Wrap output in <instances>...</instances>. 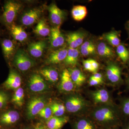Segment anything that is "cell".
<instances>
[{
  "mask_svg": "<svg viewBox=\"0 0 129 129\" xmlns=\"http://www.w3.org/2000/svg\"><path fill=\"white\" fill-rule=\"evenodd\" d=\"M104 38L114 47H117L120 44V40L117 33L111 32L106 34Z\"/></svg>",
  "mask_w": 129,
  "mask_h": 129,
  "instance_id": "30",
  "label": "cell"
},
{
  "mask_svg": "<svg viewBox=\"0 0 129 129\" xmlns=\"http://www.w3.org/2000/svg\"><path fill=\"white\" fill-rule=\"evenodd\" d=\"M125 129H129V125L128 127H127V128H125Z\"/></svg>",
  "mask_w": 129,
  "mask_h": 129,
  "instance_id": "44",
  "label": "cell"
},
{
  "mask_svg": "<svg viewBox=\"0 0 129 129\" xmlns=\"http://www.w3.org/2000/svg\"><path fill=\"white\" fill-rule=\"evenodd\" d=\"M46 42L44 41H39L32 42L29 45L28 50L30 55L35 58H39L43 55L46 48Z\"/></svg>",
  "mask_w": 129,
  "mask_h": 129,
  "instance_id": "14",
  "label": "cell"
},
{
  "mask_svg": "<svg viewBox=\"0 0 129 129\" xmlns=\"http://www.w3.org/2000/svg\"><path fill=\"white\" fill-rule=\"evenodd\" d=\"M52 111L50 107H46L41 110L38 115L41 117L47 120L52 117Z\"/></svg>",
  "mask_w": 129,
  "mask_h": 129,
  "instance_id": "33",
  "label": "cell"
},
{
  "mask_svg": "<svg viewBox=\"0 0 129 129\" xmlns=\"http://www.w3.org/2000/svg\"><path fill=\"white\" fill-rule=\"evenodd\" d=\"M40 73L46 79L52 83H55L58 79V74L54 69L46 68L40 70Z\"/></svg>",
  "mask_w": 129,
  "mask_h": 129,
  "instance_id": "20",
  "label": "cell"
},
{
  "mask_svg": "<svg viewBox=\"0 0 129 129\" xmlns=\"http://www.w3.org/2000/svg\"><path fill=\"white\" fill-rule=\"evenodd\" d=\"M22 8V5L17 2L13 1L5 2L3 12L0 16L1 23L8 29L14 24V21Z\"/></svg>",
  "mask_w": 129,
  "mask_h": 129,
  "instance_id": "2",
  "label": "cell"
},
{
  "mask_svg": "<svg viewBox=\"0 0 129 129\" xmlns=\"http://www.w3.org/2000/svg\"><path fill=\"white\" fill-rule=\"evenodd\" d=\"M69 71L74 84L78 86H80L85 83V76L80 70L74 69L70 70Z\"/></svg>",
  "mask_w": 129,
  "mask_h": 129,
  "instance_id": "22",
  "label": "cell"
},
{
  "mask_svg": "<svg viewBox=\"0 0 129 129\" xmlns=\"http://www.w3.org/2000/svg\"><path fill=\"white\" fill-rule=\"evenodd\" d=\"M24 91L21 87L16 90L13 95L11 102L16 106L18 107H22L23 105L24 101Z\"/></svg>",
  "mask_w": 129,
  "mask_h": 129,
  "instance_id": "27",
  "label": "cell"
},
{
  "mask_svg": "<svg viewBox=\"0 0 129 129\" xmlns=\"http://www.w3.org/2000/svg\"><path fill=\"white\" fill-rule=\"evenodd\" d=\"M0 129H9L7 128V127H4L2 125H0Z\"/></svg>",
  "mask_w": 129,
  "mask_h": 129,
  "instance_id": "42",
  "label": "cell"
},
{
  "mask_svg": "<svg viewBox=\"0 0 129 129\" xmlns=\"http://www.w3.org/2000/svg\"><path fill=\"white\" fill-rule=\"evenodd\" d=\"M74 84L70 76L69 70L64 69L62 74L60 89L63 91L70 92L73 90Z\"/></svg>",
  "mask_w": 129,
  "mask_h": 129,
  "instance_id": "17",
  "label": "cell"
},
{
  "mask_svg": "<svg viewBox=\"0 0 129 129\" xmlns=\"http://www.w3.org/2000/svg\"><path fill=\"white\" fill-rule=\"evenodd\" d=\"M1 30H0V35H1Z\"/></svg>",
  "mask_w": 129,
  "mask_h": 129,
  "instance_id": "45",
  "label": "cell"
},
{
  "mask_svg": "<svg viewBox=\"0 0 129 129\" xmlns=\"http://www.w3.org/2000/svg\"><path fill=\"white\" fill-rule=\"evenodd\" d=\"M92 98L95 103H104L109 101L110 96L107 90L101 89L93 92Z\"/></svg>",
  "mask_w": 129,
  "mask_h": 129,
  "instance_id": "24",
  "label": "cell"
},
{
  "mask_svg": "<svg viewBox=\"0 0 129 129\" xmlns=\"http://www.w3.org/2000/svg\"><path fill=\"white\" fill-rule=\"evenodd\" d=\"M123 111L125 114L129 115V99L125 101L123 104Z\"/></svg>",
  "mask_w": 129,
  "mask_h": 129,
  "instance_id": "37",
  "label": "cell"
},
{
  "mask_svg": "<svg viewBox=\"0 0 129 129\" xmlns=\"http://www.w3.org/2000/svg\"><path fill=\"white\" fill-rule=\"evenodd\" d=\"M12 60L14 66L22 72L27 71L35 65L34 61L22 49L16 51Z\"/></svg>",
  "mask_w": 129,
  "mask_h": 129,
  "instance_id": "3",
  "label": "cell"
},
{
  "mask_svg": "<svg viewBox=\"0 0 129 129\" xmlns=\"http://www.w3.org/2000/svg\"><path fill=\"white\" fill-rule=\"evenodd\" d=\"M21 76L14 70H10L8 77L3 84L5 89L8 90H16L20 87L21 84Z\"/></svg>",
  "mask_w": 129,
  "mask_h": 129,
  "instance_id": "10",
  "label": "cell"
},
{
  "mask_svg": "<svg viewBox=\"0 0 129 129\" xmlns=\"http://www.w3.org/2000/svg\"><path fill=\"white\" fill-rule=\"evenodd\" d=\"M60 26L51 28L50 34V43L51 46L56 48L63 45L64 38L60 29Z\"/></svg>",
  "mask_w": 129,
  "mask_h": 129,
  "instance_id": "12",
  "label": "cell"
},
{
  "mask_svg": "<svg viewBox=\"0 0 129 129\" xmlns=\"http://www.w3.org/2000/svg\"><path fill=\"white\" fill-rule=\"evenodd\" d=\"M42 11L39 8H32L27 11L21 17V22L25 26H30L40 21Z\"/></svg>",
  "mask_w": 129,
  "mask_h": 129,
  "instance_id": "6",
  "label": "cell"
},
{
  "mask_svg": "<svg viewBox=\"0 0 129 129\" xmlns=\"http://www.w3.org/2000/svg\"><path fill=\"white\" fill-rule=\"evenodd\" d=\"M34 129H47L46 126L42 124L37 123Z\"/></svg>",
  "mask_w": 129,
  "mask_h": 129,
  "instance_id": "41",
  "label": "cell"
},
{
  "mask_svg": "<svg viewBox=\"0 0 129 129\" xmlns=\"http://www.w3.org/2000/svg\"><path fill=\"white\" fill-rule=\"evenodd\" d=\"M45 99L43 97H36L29 102L27 107V115L29 118H32L39 114L45 107Z\"/></svg>",
  "mask_w": 129,
  "mask_h": 129,
  "instance_id": "4",
  "label": "cell"
},
{
  "mask_svg": "<svg viewBox=\"0 0 129 129\" xmlns=\"http://www.w3.org/2000/svg\"><path fill=\"white\" fill-rule=\"evenodd\" d=\"M74 129H98L96 125L91 120L82 118L76 121L74 125Z\"/></svg>",
  "mask_w": 129,
  "mask_h": 129,
  "instance_id": "26",
  "label": "cell"
},
{
  "mask_svg": "<svg viewBox=\"0 0 129 129\" xmlns=\"http://www.w3.org/2000/svg\"><path fill=\"white\" fill-rule=\"evenodd\" d=\"M116 51L118 55L123 62H126L128 60L129 52L124 45L120 44L117 47Z\"/></svg>",
  "mask_w": 129,
  "mask_h": 129,
  "instance_id": "31",
  "label": "cell"
},
{
  "mask_svg": "<svg viewBox=\"0 0 129 129\" xmlns=\"http://www.w3.org/2000/svg\"><path fill=\"white\" fill-rule=\"evenodd\" d=\"M79 52L77 48H69L65 60L63 61L67 65L74 66L77 64L78 60Z\"/></svg>",
  "mask_w": 129,
  "mask_h": 129,
  "instance_id": "23",
  "label": "cell"
},
{
  "mask_svg": "<svg viewBox=\"0 0 129 129\" xmlns=\"http://www.w3.org/2000/svg\"><path fill=\"white\" fill-rule=\"evenodd\" d=\"M50 107L52 111V114L57 117H61L64 114L66 109L65 106L58 103H53Z\"/></svg>",
  "mask_w": 129,
  "mask_h": 129,
  "instance_id": "29",
  "label": "cell"
},
{
  "mask_svg": "<svg viewBox=\"0 0 129 129\" xmlns=\"http://www.w3.org/2000/svg\"><path fill=\"white\" fill-rule=\"evenodd\" d=\"M68 120V118L66 117L52 116L47 120L46 127L47 129H61Z\"/></svg>",
  "mask_w": 129,
  "mask_h": 129,
  "instance_id": "19",
  "label": "cell"
},
{
  "mask_svg": "<svg viewBox=\"0 0 129 129\" xmlns=\"http://www.w3.org/2000/svg\"><path fill=\"white\" fill-rule=\"evenodd\" d=\"M29 86L31 91L41 92L48 89V86L41 75L34 74L30 76L29 81Z\"/></svg>",
  "mask_w": 129,
  "mask_h": 129,
  "instance_id": "8",
  "label": "cell"
},
{
  "mask_svg": "<svg viewBox=\"0 0 129 129\" xmlns=\"http://www.w3.org/2000/svg\"><path fill=\"white\" fill-rule=\"evenodd\" d=\"M68 49L60 48L53 51L50 54L46 61L48 64H57L64 61L67 57Z\"/></svg>",
  "mask_w": 129,
  "mask_h": 129,
  "instance_id": "15",
  "label": "cell"
},
{
  "mask_svg": "<svg viewBox=\"0 0 129 129\" xmlns=\"http://www.w3.org/2000/svg\"><path fill=\"white\" fill-rule=\"evenodd\" d=\"M86 103L85 101L81 96H72L67 99L65 107L68 112L70 113L78 112L85 107Z\"/></svg>",
  "mask_w": 129,
  "mask_h": 129,
  "instance_id": "5",
  "label": "cell"
},
{
  "mask_svg": "<svg viewBox=\"0 0 129 129\" xmlns=\"http://www.w3.org/2000/svg\"><path fill=\"white\" fill-rule=\"evenodd\" d=\"M89 60L93 69L94 70L95 72H96L97 70L99 68V63L95 60H92V59H89Z\"/></svg>",
  "mask_w": 129,
  "mask_h": 129,
  "instance_id": "39",
  "label": "cell"
},
{
  "mask_svg": "<svg viewBox=\"0 0 129 129\" xmlns=\"http://www.w3.org/2000/svg\"><path fill=\"white\" fill-rule=\"evenodd\" d=\"M0 43L5 59L8 61L13 60L16 52L14 42L9 39H4L0 40Z\"/></svg>",
  "mask_w": 129,
  "mask_h": 129,
  "instance_id": "7",
  "label": "cell"
},
{
  "mask_svg": "<svg viewBox=\"0 0 129 129\" xmlns=\"http://www.w3.org/2000/svg\"><path fill=\"white\" fill-rule=\"evenodd\" d=\"M83 66L86 70L91 72H95L92 68L89 59L84 60L83 62Z\"/></svg>",
  "mask_w": 129,
  "mask_h": 129,
  "instance_id": "34",
  "label": "cell"
},
{
  "mask_svg": "<svg viewBox=\"0 0 129 129\" xmlns=\"http://www.w3.org/2000/svg\"><path fill=\"white\" fill-rule=\"evenodd\" d=\"M49 17L52 23L55 26H60L64 18V13L55 4H51L48 7Z\"/></svg>",
  "mask_w": 129,
  "mask_h": 129,
  "instance_id": "11",
  "label": "cell"
},
{
  "mask_svg": "<svg viewBox=\"0 0 129 129\" xmlns=\"http://www.w3.org/2000/svg\"><path fill=\"white\" fill-rule=\"evenodd\" d=\"M88 13L86 7L85 6H75L72 10V15L74 20L76 21L83 20L86 17Z\"/></svg>",
  "mask_w": 129,
  "mask_h": 129,
  "instance_id": "21",
  "label": "cell"
},
{
  "mask_svg": "<svg viewBox=\"0 0 129 129\" xmlns=\"http://www.w3.org/2000/svg\"><path fill=\"white\" fill-rule=\"evenodd\" d=\"M30 129L26 128V129Z\"/></svg>",
  "mask_w": 129,
  "mask_h": 129,
  "instance_id": "46",
  "label": "cell"
},
{
  "mask_svg": "<svg viewBox=\"0 0 129 129\" xmlns=\"http://www.w3.org/2000/svg\"><path fill=\"white\" fill-rule=\"evenodd\" d=\"M128 28H129V26H128Z\"/></svg>",
  "mask_w": 129,
  "mask_h": 129,
  "instance_id": "47",
  "label": "cell"
},
{
  "mask_svg": "<svg viewBox=\"0 0 129 129\" xmlns=\"http://www.w3.org/2000/svg\"><path fill=\"white\" fill-rule=\"evenodd\" d=\"M85 37L84 33L81 32H75L68 34L67 40L69 48H77L83 44Z\"/></svg>",
  "mask_w": 129,
  "mask_h": 129,
  "instance_id": "13",
  "label": "cell"
},
{
  "mask_svg": "<svg viewBox=\"0 0 129 129\" xmlns=\"http://www.w3.org/2000/svg\"><path fill=\"white\" fill-rule=\"evenodd\" d=\"M95 48V46L93 42L89 41H86L83 43L81 46L80 50L90 49Z\"/></svg>",
  "mask_w": 129,
  "mask_h": 129,
  "instance_id": "35",
  "label": "cell"
},
{
  "mask_svg": "<svg viewBox=\"0 0 129 129\" xmlns=\"http://www.w3.org/2000/svg\"><path fill=\"white\" fill-rule=\"evenodd\" d=\"M97 123L103 128L113 127L117 117L114 109L110 106H103L96 109L92 113Z\"/></svg>",
  "mask_w": 129,
  "mask_h": 129,
  "instance_id": "1",
  "label": "cell"
},
{
  "mask_svg": "<svg viewBox=\"0 0 129 129\" xmlns=\"http://www.w3.org/2000/svg\"><path fill=\"white\" fill-rule=\"evenodd\" d=\"M20 115L17 111L9 110L0 114V125L6 127L16 123L19 120Z\"/></svg>",
  "mask_w": 129,
  "mask_h": 129,
  "instance_id": "9",
  "label": "cell"
},
{
  "mask_svg": "<svg viewBox=\"0 0 129 129\" xmlns=\"http://www.w3.org/2000/svg\"><path fill=\"white\" fill-rule=\"evenodd\" d=\"M51 29L46 23L44 20L41 19L38 22L34 32L35 34L42 37H46L50 34Z\"/></svg>",
  "mask_w": 129,
  "mask_h": 129,
  "instance_id": "25",
  "label": "cell"
},
{
  "mask_svg": "<svg viewBox=\"0 0 129 129\" xmlns=\"http://www.w3.org/2000/svg\"><path fill=\"white\" fill-rule=\"evenodd\" d=\"M102 82L99 81V80H97L93 78L92 77H91L90 78V79L89 85L91 86H96L98 85L99 84L101 83Z\"/></svg>",
  "mask_w": 129,
  "mask_h": 129,
  "instance_id": "38",
  "label": "cell"
},
{
  "mask_svg": "<svg viewBox=\"0 0 129 129\" xmlns=\"http://www.w3.org/2000/svg\"><path fill=\"white\" fill-rule=\"evenodd\" d=\"M9 100V95L7 92L0 90V110L4 109L6 107Z\"/></svg>",
  "mask_w": 129,
  "mask_h": 129,
  "instance_id": "32",
  "label": "cell"
},
{
  "mask_svg": "<svg viewBox=\"0 0 129 129\" xmlns=\"http://www.w3.org/2000/svg\"><path fill=\"white\" fill-rule=\"evenodd\" d=\"M102 129H117L115 127H111V128H103Z\"/></svg>",
  "mask_w": 129,
  "mask_h": 129,
  "instance_id": "43",
  "label": "cell"
},
{
  "mask_svg": "<svg viewBox=\"0 0 129 129\" xmlns=\"http://www.w3.org/2000/svg\"></svg>",
  "mask_w": 129,
  "mask_h": 129,
  "instance_id": "48",
  "label": "cell"
},
{
  "mask_svg": "<svg viewBox=\"0 0 129 129\" xmlns=\"http://www.w3.org/2000/svg\"><path fill=\"white\" fill-rule=\"evenodd\" d=\"M106 75L108 80L111 83H118L120 80L121 77L120 68L115 63H110L107 67Z\"/></svg>",
  "mask_w": 129,
  "mask_h": 129,
  "instance_id": "16",
  "label": "cell"
},
{
  "mask_svg": "<svg viewBox=\"0 0 129 129\" xmlns=\"http://www.w3.org/2000/svg\"><path fill=\"white\" fill-rule=\"evenodd\" d=\"M8 29L9 30L12 37L17 41L23 42L27 39V33L21 26L14 24L9 27Z\"/></svg>",
  "mask_w": 129,
  "mask_h": 129,
  "instance_id": "18",
  "label": "cell"
},
{
  "mask_svg": "<svg viewBox=\"0 0 129 129\" xmlns=\"http://www.w3.org/2000/svg\"><path fill=\"white\" fill-rule=\"evenodd\" d=\"M91 77L101 82H103V77L102 74L100 73H95L93 75L91 76Z\"/></svg>",
  "mask_w": 129,
  "mask_h": 129,
  "instance_id": "40",
  "label": "cell"
},
{
  "mask_svg": "<svg viewBox=\"0 0 129 129\" xmlns=\"http://www.w3.org/2000/svg\"><path fill=\"white\" fill-rule=\"evenodd\" d=\"M95 48L80 50L81 53L84 56H87L94 54L95 53Z\"/></svg>",
  "mask_w": 129,
  "mask_h": 129,
  "instance_id": "36",
  "label": "cell"
},
{
  "mask_svg": "<svg viewBox=\"0 0 129 129\" xmlns=\"http://www.w3.org/2000/svg\"><path fill=\"white\" fill-rule=\"evenodd\" d=\"M98 54L104 57H111L114 55L112 49L106 43L102 42L99 43L97 47Z\"/></svg>",
  "mask_w": 129,
  "mask_h": 129,
  "instance_id": "28",
  "label": "cell"
}]
</instances>
